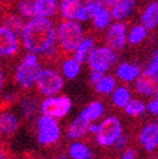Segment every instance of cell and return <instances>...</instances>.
Here are the masks:
<instances>
[{
  "label": "cell",
  "instance_id": "obj_37",
  "mask_svg": "<svg viewBox=\"0 0 158 159\" xmlns=\"http://www.w3.org/2000/svg\"><path fill=\"white\" fill-rule=\"evenodd\" d=\"M97 128H99V121H96V123H90V126H89V135H95L96 131H97Z\"/></svg>",
  "mask_w": 158,
  "mask_h": 159
},
{
  "label": "cell",
  "instance_id": "obj_16",
  "mask_svg": "<svg viewBox=\"0 0 158 159\" xmlns=\"http://www.w3.org/2000/svg\"><path fill=\"white\" fill-rule=\"evenodd\" d=\"M135 92L146 98H152L156 95V91L158 89V81L157 80H153L146 75H141L134 81V87Z\"/></svg>",
  "mask_w": 158,
  "mask_h": 159
},
{
  "label": "cell",
  "instance_id": "obj_5",
  "mask_svg": "<svg viewBox=\"0 0 158 159\" xmlns=\"http://www.w3.org/2000/svg\"><path fill=\"white\" fill-rule=\"evenodd\" d=\"M123 133L124 128L120 119L115 115H108L99 121V128L94 136L99 147L110 148Z\"/></svg>",
  "mask_w": 158,
  "mask_h": 159
},
{
  "label": "cell",
  "instance_id": "obj_38",
  "mask_svg": "<svg viewBox=\"0 0 158 159\" xmlns=\"http://www.w3.org/2000/svg\"><path fill=\"white\" fill-rule=\"evenodd\" d=\"M4 85H5V77H4L3 70L0 68V92L3 91V89H4Z\"/></svg>",
  "mask_w": 158,
  "mask_h": 159
},
{
  "label": "cell",
  "instance_id": "obj_12",
  "mask_svg": "<svg viewBox=\"0 0 158 159\" xmlns=\"http://www.w3.org/2000/svg\"><path fill=\"white\" fill-rule=\"evenodd\" d=\"M143 72V68L137 62H119L115 66V77L123 84H134Z\"/></svg>",
  "mask_w": 158,
  "mask_h": 159
},
{
  "label": "cell",
  "instance_id": "obj_25",
  "mask_svg": "<svg viewBox=\"0 0 158 159\" xmlns=\"http://www.w3.org/2000/svg\"><path fill=\"white\" fill-rule=\"evenodd\" d=\"M110 97H111V104L116 109H124L133 98V95L127 85H118L113 91V93L110 95Z\"/></svg>",
  "mask_w": 158,
  "mask_h": 159
},
{
  "label": "cell",
  "instance_id": "obj_10",
  "mask_svg": "<svg viewBox=\"0 0 158 159\" xmlns=\"http://www.w3.org/2000/svg\"><path fill=\"white\" fill-rule=\"evenodd\" d=\"M128 28L127 22L114 20L104 32V43L116 52L123 51L128 44Z\"/></svg>",
  "mask_w": 158,
  "mask_h": 159
},
{
  "label": "cell",
  "instance_id": "obj_42",
  "mask_svg": "<svg viewBox=\"0 0 158 159\" xmlns=\"http://www.w3.org/2000/svg\"><path fill=\"white\" fill-rule=\"evenodd\" d=\"M154 98H157V100H158V89H157V91H156V95H154Z\"/></svg>",
  "mask_w": 158,
  "mask_h": 159
},
{
  "label": "cell",
  "instance_id": "obj_40",
  "mask_svg": "<svg viewBox=\"0 0 158 159\" xmlns=\"http://www.w3.org/2000/svg\"><path fill=\"white\" fill-rule=\"evenodd\" d=\"M101 2L104 3V5H106L108 8H111L114 4H116L119 0H101Z\"/></svg>",
  "mask_w": 158,
  "mask_h": 159
},
{
  "label": "cell",
  "instance_id": "obj_41",
  "mask_svg": "<svg viewBox=\"0 0 158 159\" xmlns=\"http://www.w3.org/2000/svg\"><path fill=\"white\" fill-rule=\"evenodd\" d=\"M152 57L158 59V47H156V48L153 49V52H152Z\"/></svg>",
  "mask_w": 158,
  "mask_h": 159
},
{
  "label": "cell",
  "instance_id": "obj_20",
  "mask_svg": "<svg viewBox=\"0 0 158 159\" xmlns=\"http://www.w3.org/2000/svg\"><path fill=\"white\" fill-rule=\"evenodd\" d=\"M81 68H82V63L80 61H77L73 56L65 57L60 65V71L62 76L65 77V80H68V81L76 80L78 75L81 73Z\"/></svg>",
  "mask_w": 158,
  "mask_h": 159
},
{
  "label": "cell",
  "instance_id": "obj_19",
  "mask_svg": "<svg viewBox=\"0 0 158 159\" xmlns=\"http://www.w3.org/2000/svg\"><path fill=\"white\" fill-rule=\"evenodd\" d=\"M84 0H60L58 15L66 20H77Z\"/></svg>",
  "mask_w": 158,
  "mask_h": 159
},
{
  "label": "cell",
  "instance_id": "obj_32",
  "mask_svg": "<svg viewBox=\"0 0 158 159\" xmlns=\"http://www.w3.org/2000/svg\"><path fill=\"white\" fill-rule=\"evenodd\" d=\"M14 11L22 15L24 19L34 16V0H14Z\"/></svg>",
  "mask_w": 158,
  "mask_h": 159
},
{
  "label": "cell",
  "instance_id": "obj_17",
  "mask_svg": "<svg viewBox=\"0 0 158 159\" xmlns=\"http://www.w3.org/2000/svg\"><path fill=\"white\" fill-rule=\"evenodd\" d=\"M89 126L90 123L81 115H78L68 124L66 129V135L70 140H81L82 138H85V135L89 134Z\"/></svg>",
  "mask_w": 158,
  "mask_h": 159
},
{
  "label": "cell",
  "instance_id": "obj_2",
  "mask_svg": "<svg viewBox=\"0 0 158 159\" xmlns=\"http://www.w3.org/2000/svg\"><path fill=\"white\" fill-rule=\"evenodd\" d=\"M42 68L43 66L39 56L27 52L15 66V70H14L15 84L22 90H26V91L32 90L33 87H35L38 76L41 73Z\"/></svg>",
  "mask_w": 158,
  "mask_h": 159
},
{
  "label": "cell",
  "instance_id": "obj_8",
  "mask_svg": "<svg viewBox=\"0 0 158 159\" xmlns=\"http://www.w3.org/2000/svg\"><path fill=\"white\" fill-rule=\"evenodd\" d=\"M72 110V100L67 95L57 93L53 96H47L39 102V112L54 117L57 120L66 117Z\"/></svg>",
  "mask_w": 158,
  "mask_h": 159
},
{
  "label": "cell",
  "instance_id": "obj_29",
  "mask_svg": "<svg viewBox=\"0 0 158 159\" xmlns=\"http://www.w3.org/2000/svg\"><path fill=\"white\" fill-rule=\"evenodd\" d=\"M148 29L141 24H133L128 28V44L130 46H139L148 38Z\"/></svg>",
  "mask_w": 158,
  "mask_h": 159
},
{
  "label": "cell",
  "instance_id": "obj_9",
  "mask_svg": "<svg viewBox=\"0 0 158 159\" xmlns=\"http://www.w3.org/2000/svg\"><path fill=\"white\" fill-rule=\"evenodd\" d=\"M22 48L21 34L0 22V58H13Z\"/></svg>",
  "mask_w": 158,
  "mask_h": 159
},
{
  "label": "cell",
  "instance_id": "obj_31",
  "mask_svg": "<svg viewBox=\"0 0 158 159\" xmlns=\"http://www.w3.org/2000/svg\"><path fill=\"white\" fill-rule=\"evenodd\" d=\"M123 110L129 117H139L147 112V104L141 98H132Z\"/></svg>",
  "mask_w": 158,
  "mask_h": 159
},
{
  "label": "cell",
  "instance_id": "obj_36",
  "mask_svg": "<svg viewBox=\"0 0 158 159\" xmlns=\"http://www.w3.org/2000/svg\"><path fill=\"white\" fill-rule=\"evenodd\" d=\"M120 159H138V155H137L135 149H133V148L124 149L123 153H122V155H120Z\"/></svg>",
  "mask_w": 158,
  "mask_h": 159
},
{
  "label": "cell",
  "instance_id": "obj_34",
  "mask_svg": "<svg viewBox=\"0 0 158 159\" xmlns=\"http://www.w3.org/2000/svg\"><path fill=\"white\" fill-rule=\"evenodd\" d=\"M128 144H129V135H127V134H122L119 138L116 139V142L114 143V149H116V150H124V149H127V147H128Z\"/></svg>",
  "mask_w": 158,
  "mask_h": 159
},
{
  "label": "cell",
  "instance_id": "obj_30",
  "mask_svg": "<svg viewBox=\"0 0 158 159\" xmlns=\"http://www.w3.org/2000/svg\"><path fill=\"white\" fill-rule=\"evenodd\" d=\"M0 22H2L4 25L9 27L10 29H13L14 32L21 34L24 25H26L27 19H24L22 15H19L16 11H8V13L2 15V20Z\"/></svg>",
  "mask_w": 158,
  "mask_h": 159
},
{
  "label": "cell",
  "instance_id": "obj_39",
  "mask_svg": "<svg viewBox=\"0 0 158 159\" xmlns=\"http://www.w3.org/2000/svg\"><path fill=\"white\" fill-rule=\"evenodd\" d=\"M0 159H8V153H7V149L0 144Z\"/></svg>",
  "mask_w": 158,
  "mask_h": 159
},
{
  "label": "cell",
  "instance_id": "obj_18",
  "mask_svg": "<svg viewBox=\"0 0 158 159\" xmlns=\"http://www.w3.org/2000/svg\"><path fill=\"white\" fill-rule=\"evenodd\" d=\"M60 0H34V16L53 19L58 15Z\"/></svg>",
  "mask_w": 158,
  "mask_h": 159
},
{
  "label": "cell",
  "instance_id": "obj_1",
  "mask_svg": "<svg viewBox=\"0 0 158 159\" xmlns=\"http://www.w3.org/2000/svg\"><path fill=\"white\" fill-rule=\"evenodd\" d=\"M21 39L27 52L38 54L39 57L53 58L60 52L57 44V24L53 19L41 16L27 19L21 33Z\"/></svg>",
  "mask_w": 158,
  "mask_h": 159
},
{
  "label": "cell",
  "instance_id": "obj_23",
  "mask_svg": "<svg viewBox=\"0 0 158 159\" xmlns=\"http://www.w3.org/2000/svg\"><path fill=\"white\" fill-rule=\"evenodd\" d=\"M105 114V106L101 101H91L90 104H87L80 112V115L86 119L89 123H96V121H100L103 116Z\"/></svg>",
  "mask_w": 158,
  "mask_h": 159
},
{
  "label": "cell",
  "instance_id": "obj_33",
  "mask_svg": "<svg viewBox=\"0 0 158 159\" xmlns=\"http://www.w3.org/2000/svg\"><path fill=\"white\" fill-rule=\"evenodd\" d=\"M142 73L158 81V59L151 57V61L146 65V67L143 68V72Z\"/></svg>",
  "mask_w": 158,
  "mask_h": 159
},
{
  "label": "cell",
  "instance_id": "obj_4",
  "mask_svg": "<svg viewBox=\"0 0 158 159\" xmlns=\"http://www.w3.org/2000/svg\"><path fill=\"white\" fill-rule=\"evenodd\" d=\"M118 61H119L118 52L104 43L95 46V48L91 51L86 59V65L90 71L108 73L118 65Z\"/></svg>",
  "mask_w": 158,
  "mask_h": 159
},
{
  "label": "cell",
  "instance_id": "obj_6",
  "mask_svg": "<svg viewBox=\"0 0 158 159\" xmlns=\"http://www.w3.org/2000/svg\"><path fill=\"white\" fill-rule=\"evenodd\" d=\"M60 120L47 115H39L35 121V135L37 142L42 147H52L61 139L62 130Z\"/></svg>",
  "mask_w": 158,
  "mask_h": 159
},
{
  "label": "cell",
  "instance_id": "obj_13",
  "mask_svg": "<svg viewBox=\"0 0 158 159\" xmlns=\"http://www.w3.org/2000/svg\"><path fill=\"white\" fill-rule=\"evenodd\" d=\"M21 125V119L12 110L0 111V135L12 136L15 134Z\"/></svg>",
  "mask_w": 158,
  "mask_h": 159
},
{
  "label": "cell",
  "instance_id": "obj_43",
  "mask_svg": "<svg viewBox=\"0 0 158 159\" xmlns=\"http://www.w3.org/2000/svg\"><path fill=\"white\" fill-rule=\"evenodd\" d=\"M0 15H2V7H0Z\"/></svg>",
  "mask_w": 158,
  "mask_h": 159
},
{
  "label": "cell",
  "instance_id": "obj_15",
  "mask_svg": "<svg viewBox=\"0 0 158 159\" xmlns=\"http://www.w3.org/2000/svg\"><path fill=\"white\" fill-rule=\"evenodd\" d=\"M139 23L148 30L158 28V0H151L143 7L139 15Z\"/></svg>",
  "mask_w": 158,
  "mask_h": 159
},
{
  "label": "cell",
  "instance_id": "obj_35",
  "mask_svg": "<svg viewBox=\"0 0 158 159\" xmlns=\"http://www.w3.org/2000/svg\"><path fill=\"white\" fill-rule=\"evenodd\" d=\"M147 112H149L152 116H158V100L152 98L147 102Z\"/></svg>",
  "mask_w": 158,
  "mask_h": 159
},
{
  "label": "cell",
  "instance_id": "obj_14",
  "mask_svg": "<svg viewBox=\"0 0 158 159\" xmlns=\"http://www.w3.org/2000/svg\"><path fill=\"white\" fill-rule=\"evenodd\" d=\"M137 5H138V0H119L116 4H114L110 8L114 20L127 22L135 13Z\"/></svg>",
  "mask_w": 158,
  "mask_h": 159
},
{
  "label": "cell",
  "instance_id": "obj_21",
  "mask_svg": "<svg viewBox=\"0 0 158 159\" xmlns=\"http://www.w3.org/2000/svg\"><path fill=\"white\" fill-rule=\"evenodd\" d=\"M113 22H114V18H113L110 8H108V7H104L103 9H100L90 20L91 27H92L94 30L103 32V33L110 27V24Z\"/></svg>",
  "mask_w": 158,
  "mask_h": 159
},
{
  "label": "cell",
  "instance_id": "obj_27",
  "mask_svg": "<svg viewBox=\"0 0 158 159\" xmlns=\"http://www.w3.org/2000/svg\"><path fill=\"white\" fill-rule=\"evenodd\" d=\"M95 46H96V39L92 35H85L82 38V41L78 43V46L75 49V52L72 53V56L81 63H85L89 54L95 48Z\"/></svg>",
  "mask_w": 158,
  "mask_h": 159
},
{
  "label": "cell",
  "instance_id": "obj_7",
  "mask_svg": "<svg viewBox=\"0 0 158 159\" xmlns=\"http://www.w3.org/2000/svg\"><path fill=\"white\" fill-rule=\"evenodd\" d=\"M65 77L54 67H43L38 76L35 89L43 97L61 93L65 87Z\"/></svg>",
  "mask_w": 158,
  "mask_h": 159
},
{
  "label": "cell",
  "instance_id": "obj_11",
  "mask_svg": "<svg viewBox=\"0 0 158 159\" xmlns=\"http://www.w3.org/2000/svg\"><path fill=\"white\" fill-rule=\"evenodd\" d=\"M138 142L146 152H156L158 149V123L151 121L144 124L138 133Z\"/></svg>",
  "mask_w": 158,
  "mask_h": 159
},
{
  "label": "cell",
  "instance_id": "obj_3",
  "mask_svg": "<svg viewBox=\"0 0 158 159\" xmlns=\"http://www.w3.org/2000/svg\"><path fill=\"white\" fill-rule=\"evenodd\" d=\"M85 37L82 23L61 19L57 23V44L62 53L72 54Z\"/></svg>",
  "mask_w": 158,
  "mask_h": 159
},
{
  "label": "cell",
  "instance_id": "obj_24",
  "mask_svg": "<svg viewBox=\"0 0 158 159\" xmlns=\"http://www.w3.org/2000/svg\"><path fill=\"white\" fill-rule=\"evenodd\" d=\"M104 7L106 5H104L101 0H84V4L80 10V14H78L77 22H80V23L90 22L94 18V15Z\"/></svg>",
  "mask_w": 158,
  "mask_h": 159
},
{
  "label": "cell",
  "instance_id": "obj_28",
  "mask_svg": "<svg viewBox=\"0 0 158 159\" xmlns=\"http://www.w3.org/2000/svg\"><path fill=\"white\" fill-rule=\"evenodd\" d=\"M19 112L24 119H32L39 111V102L34 96H24L19 101Z\"/></svg>",
  "mask_w": 158,
  "mask_h": 159
},
{
  "label": "cell",
  "instance_id": "obj_26",
  "mask_svg": "<svg viewBox=\"0 0 158 159\" xmlns=\"http://www.w3.org/2000/svg\"><path fill=\"white\" fill-rule=\"evenodd\" d=\"M116 86H118V78L115 77V75H110L109 72L104 73L100 77V80L92 85L95 92H97L99 95H104V96L111 95Z\"/></svg>",
  "mask_w": 158,
  "mask_h": 159
},
{
  "label": "cell",
  "instance_id": "obj_22",
  "mask_svg": "<svg viewBox=\"0 0 158 159\" xmlns=\"http://www.w3.org/2000/svg\"><path fill=\"white\" fill-rule=\"evenodd\" d=\"M67 155L70 159H94L92 149L81 140H72L67 148Z\"/></svg>",
  "mask_w": 158,
  "mask_h": 159
}]
</instances>
